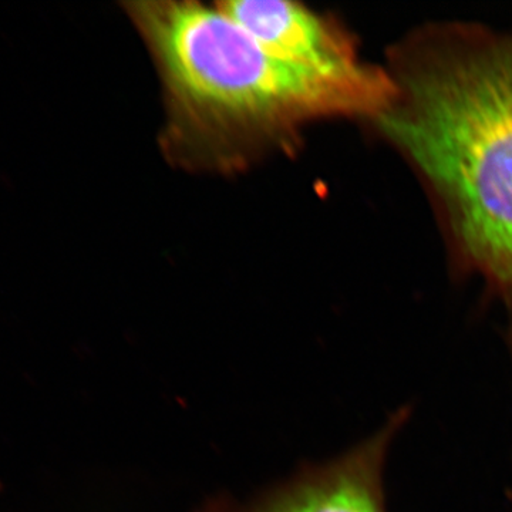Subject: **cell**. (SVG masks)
Here are the masks:
<instances>
[{
  "label": "cell",
  "mask_w": 512,
  "mask_h": 512,
  "mask_svg": "<svg viewBox=\"0 0 512 512\" xmlns=\"http://www.w3.org/2000/svg\"><path fill=\"white\" fill-rule=\"evenodd\" d=\"M412 409L402 407L375 434L328 463L309 464L291 480L248 503L227 497L208 501L197 512H387L383 474L394 437Z\"/></svg>",
  "instance_id": "3957f363"
},
{
  "label": "cell",
  "mask_w": 512,
  "mask_h": 512,
  "mask_svg": "<svg viewBox=\"0 0 512 512\" xmlns=\"http://www.w3.org/2000/svg\"><path fill=\"white\" fill-rule=\"evenodd\" d=\"M167 99L171 156L208 167H238L285 146L311 121H375L392 100L389 72L332 74L286 62L228 18L217 3H126Z\"/></svg>",
  "instance_id": "7a4b0ae2"
},
{
  "label": "cell",
  "mask_w": 512,
  "mask_h": 512,
  "mask_svg": "<svg viewBox=\"0 0 512 512\" xmlns=\"http://www.w3.org/2000/svg\"><path fill=\"white\" fill-rule=\"evenodd\" d=\"M218 8L249 33L266 52L286 62L332 74L362 72L352 37L339 23L293 2L227 0Z\"/></svg>",
  "instance_id": "277c9868"
},
{
  "label": "cell",
  "mask_w": 512,
  "mask_h": 512,
  "mask_svg": "<svg viewBox=\"0 0 512 512\" xmlns=\"http://www.w3.org/2000/svg\"><path fill=\"white\" fill-rule=\"evenodd\" d=\"M510 343H511V349H512V333H510Z\"/></svg>",
  "instance_id": "5b68a950"
},
{
  "label": "cell",
  "mask_w": 512,
  "mask_h": 512,
  "mask_svg": "<svg viewBox=\"0 0 512 512\" xmlns=\"http://www.w3.org/2000/svg\"><path fill=\"white\" fill-rule=\"evenodd\" d=\"M387 72L393 97L373 123L429 188L463 265L512 318V33L430 29L400 46Z\"/></svg>",
  "instance_id": "6da1fadb"
}]
</instances>
